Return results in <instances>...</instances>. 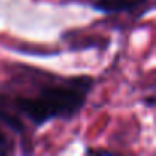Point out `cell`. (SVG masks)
I'll return each mask as SVG.
<instances>
[{"instance_id":"1","label":"cell","mask_w":156,"mask_h":156,"mask_svg":"<svg viewBox=\"0 0 156 156\" xmlns=\"http://www.w3.org/2000/svg\"><path fill=\"white\" fill-rule=\"evenodd\" d=\"M87 83L80 80L78 83L48 86L37 97L17 98L14 107L35 124H41L57 116H69L83 106Z\"/></svg>"},{"instance_id":"2","label":"cell","mask_w":156,"mask_h":156,"mask_svg":"<svg viewBox=\"0 0 156 156\" xmlns=\"http://www.w3.org/2000/svg\"><path fill=\"white\" fill-rule=\"evenodd\" d=\"M142 0H100L97 6L103 11H122L138 6Z\"/></svg>"}]
</instances>
